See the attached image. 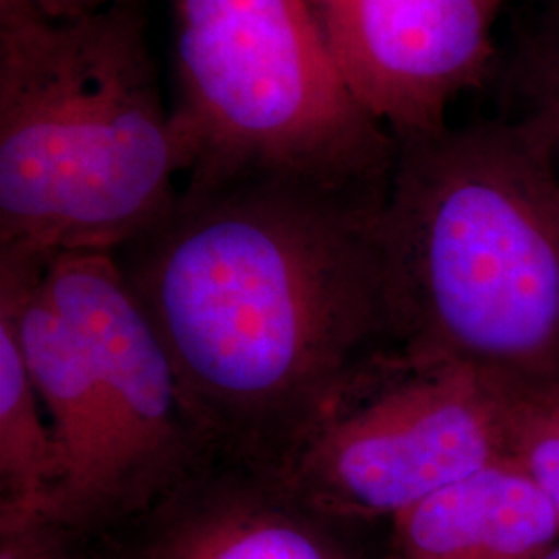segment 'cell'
Returning <instances> with one entry per match:
<instances>
[{"mask_svg":"<svg viewBox=\"0 0 559 559\" xmlns=\"http://www.w3.org/2000/svg\"><path fill=\"white\" fill-rule=\"evenodd\" d=\"M385 198L274 177L185 182L115 253L216 459L282 473L400 350Z\"/></svg>","mask_w":559,"mask_h":559,"instance_id":"cell-1","label":"cell"},{"mask_svg":"<svg viewBox=\"0 0 559 559\" xmlns=\"http://www.w3.org/2000/svg\"><path fill=\"white\" fill-rule=\"evenodd\" d=\"M381 237L402 353L559 380V158L539 120L399 141Z\"/></svg>","mask_w":559,"mask_h":559,"instance_id":"cell-2","label":"cell"},{"mask_svg":"<svg viewBox=\"0 0 559 559\" xmlns=\"http://www.w3.org/2000/svg\"><path fill=\"white\" fill-rule=\"evenodd\" d=\"M191 164L141 4L55 21L0 0V255L117 253Z\"/></svg>","mask_w":559,"mask_h":559,"instance_id":"cell-3","label":"cell"},{"mask_svg":"<svg viewBox=\"0 0 559 559\" xmlns=\"http://www.w3.org/2000/svg\"><path fill=\"white\" fill-rule=\"evenodd\" d=\"M187 185L242 177L388 193L399 141L340 73L311 0H170Z\"/></svg>","mask_w":559,"mask_h":559,"instance_id":"cell-4","label":"cell"},{"mask_svg":"<svg viewBox=\"0 0 559 559\" xmlns=\"http://www.w3.org/2000/svg\"><path fill=\"white\" fill-rule=\"evenodd\" d=\"M503 459L501 378L468 362L394 350L280 475L334 512L388 524Z\"/></svg>","mask_w":559,"mask_h":559,"instance_id":"cell-5","label":"cell"},{"mask_svg":"<svg viewBox=\"0 0 559 559\" xmlns=\"http://www.w3.org/2000/svg\"><path fill=\"white\" fill-rule=\"evenodd\" d=\"M44 286L85 350L112 425L117 526L216 460V452L115 253L59 255L48 263Z\"/></svg>","mask_w":559,"mask_h":559,"instance_id":"cell-6","label":"cell"},{"mask_svg":"<svg viewBox=\"0 0 559 559\" xmlns=\"http://www.w3.org/2000/svg\"><path fill=\"white\" fill-rule=\"evenodd\" d=\"M87 543L94 559H385V524L334 512L276 471L216 459Z\"/></svg>","mask_w":559,"mask_h":559,"instance_id":"cell-7","label":"cell"},{"mask_svg":"<svg viewBox=\"0 0 559 559\" xmlns=\"http://www.w3.org/2000/svg\"><path fill=\"white\" fill-rule=\"evenodd\" d=\"M508 0H325L316 9L340 73L396 141L448 127V108L496 64Z\"/></svg>","mask_w":559,"mask_h":559,"instance_id":"cell-8","label":"cell"},{"mask_svg":"<svg viewBox=\"0 0 559 559\" xmlns=\"http://www.w3.org/2000/svg\"><path fill=\"white\" fill-rule=\"evenodd\" d=\"M46 267L0 255V299L15 309L21 350L64 466L40 514L90 539L117 519L115 436L85 350L46 293Z\"/></svg>","mask_w":559,"mask_h":559,"instance_id":"cell-9","label":"cell"},{"mask_svg":"<svg viewBox=\"0 0 559 559\" xmlns=\"http://www.w3.org/2000/svg\"><path fill=\"white\" fill-rule=\"evenodd\" d=\"M559 540L551 503L503 459L385 524V559H539Z\"/></svg>","mask_w":559,"mask_h":559,"instance_id":"cell-10","label":"cell"},{"mask_svg":"<svg viewBox=\"0 0 559 559\" xmlns=\"http://www.w3.org/2000/svg\"><path fill=\"white\" fill-rule=\"evenodd\" d=\"M62 477L59 445L21 350L15 309L0 299V514H40Z\"/></svg>","mask_w":559,"mask_h":559,"instance_id":"cell-11","label":"cell"},{"mask_svg":"<svg viewBox=\"0 0 559 559\" xmlns=\"http://www.w3.org/2000/svg\"><path fill=\"white\" fill-rule=\"evenodd\" d=\"M501 383L506 459L535 483L559 519V380Z\"/></svg>","mask_w":559,"mask_h":559,"instance_id":"cell-12","label":"cell"},{"mask_svg":"<svg viewBox=\"0 0 559 559\" xmlns=\"http://www.w3.org/2000/svg\"><path fill=\"white\" fill-rule=\"evenodd\" d=\"M510 81L524 115L549 131L559 158V40L528 32L510 62Z\"/></svg>","mask_w":559,"mask_h":559,"instance_id":"cell-13","label":"cell"},{"mask_svg":"<svg viewBox=\"0 0 559 559\" xmlns=\"http://www.w3.org/2000/svg\"><path fill=\"white\" fill-rule=\"evenodd\" d=\"M0 559H94L85 537L41 514H0Z\"/></svg>","mask_w":559,"mask_h":559,"instance_id":"cell-14","label":"cell"},{"mask_svg":"<svg viewBox=\"0 0 559 559\" xmlns=\"http://www.w3.org/2000/svg\"><path fill=\"white\" fill-rule=\"evenodd\" d=\"M44 17L55 21L78 20L119 4H141V0H23Z\"/></svg>","mask_w":559,"mask_h":559,"instance_id":"cell-15","label":"cell"},{"mask_svg":"<svg viewBox=\"0 0 559 559\" xmlns=\"http://www.w3.org/2000/svg\"><path fill=\"white\" fill-rule=\"evenodd\" d=\"M537 2H539L537 32L559 40V0H537Z\"/></svg>","mask_w":559,"mask_h":559,"instance_id":"cell-16","label":"cell"},{"mask_svg":"<svg viewBox=\"0 0 559 559\" xmlns=\"http://www.w3.org/2000/svg\"><path fill=\"white\" fill-rule=\"evenodd\" d=\"M539 559H559V540L558 543H554Z\"/></svg>","mask_w":559,"mask_h":559,"instance_id":"cell-17","label":"cell"},{"mask_svg":"<svg viewBox=\"0 0 559 559\" xmlns=\"http://www.w3.org/2000/svg\"><path fill=\"white\" fill-rule=\"evenodd\" d=\"M321 2H325V0H311V4H313V7H318Z\"/></svg>","mask_w":559,"mask_h":559,"instance_id":"cell-18","label":"cell"}]
</instances>
